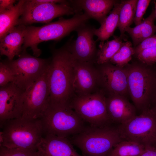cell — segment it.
Instances as JSON below:
<instances>
[{
	"mask_svg": "<svg viewBox=\"0 0 156 156\" xmlns=\"http://www.w3.org/2000/svg\"><path fill=\"white\" fill-rule=\"evenodd\" d=\"M14 81V77L11 70L3 61L0 62V86Z\"/></svg>",
	"mask_w": 156,
	"mask_h": 156,
	"instance_id": "cell-29",
	"label": "cell"
},
{
	"mask_svg": "<svg viewBox=\"0 0 156 156\" xmlns=\"http://www.w3.org/2000/svg\"><path fill=\"white\" fill-rule=\"evenodd\" d=\"M121 3H117L114 5L112 11L105 18L100 27L98 29L94 28V35L97 37L96 41L104 42L113 36L118 27Z\"/></svg>",
	"mask_w": 156,
	"mask_h": 156,
	"instance_id": "cell-22",
	"label": "cell"
},
{
	"mask_svg": "<svg viewBox=\"0 0 156 156\" xmlns=\"http://www.w3.org/2000/svg\"><path fill=\"white\" fill-rule=\"evenodd\" d=\"M135 55L139 62L144 64L156 65V47L144 49Z\"/></svg>",
	"mask_w": 156,
	"mask_h": 156,
	"instance_id": "cell-28",
	"label": "cell"
},
{
	"mask_svg": "<svg viewBox=\"0 0 156 156\" xmlns=\"http://www.w3.org/2000/svg\"><path fill=\"white\" fill-rule=\"evenodd\" d=\"M153 3L154 5V7H155L154 9L155 10V16H156V2L155 1H154L153 2Z\"/></svg>",
	"mask_w": 156,
	"mask_h": 156,
	"instance_id": "cell-35",
	"label": "cell"
},
{
	"mask_svg": "<svg viewBox=\"0 0 156 156\" xmlns=\"http://www.w3.org/2000/svg\"><path fill=\"white\" fill-rule=\"evenodd\" d=\"M138 0H122L120 1L118 27L120 31V37L124 38L126 29L133 22Z\"/></svg>",
	"mask_w": 156,
	"mask_h": 156,
	"instance_id": "cell-23",
	"label": "cell"
},
{
	"mask_svg": "<svg viewBox=\"0 0 156 156\" xmlns=\"http://www.w3.org/2000/svg\"><path fill=\"white\" fill-rule=\"evenodd\" d=\"M81 12L70 1L54 3L42 2L37 0H26L18 25L27 26L35 23H48L56 17L74 15Z\"/></svg>",
	"mask_w": 156,
	"mask_h": 156,
	"instance_id": "cell-9",
	"label": "cell"
},
{
	"mask_svg": "<svg viewBox=\"0 0 156 156\" xmlns=\"http://www.w3.org/2000/svg\"><path fill=\"white\" fill-rule=\"evenodd\" d=\"M0 125V146L8 148L37 150L44 134L41 118L21 117L6 121Z\"/></svg>",
	"mask_w": 156,
	"mask_h": 156,
	"instance_id": "cell-3",
	"label": "cell"
},
{
	"mask_svg": "<svg viewBox=\"0 0 156 156\" xmlns=\"http://www.w3.org/2000/svg\"><path fill=\"white\" fill-rule=\"evenodd\" d=\"M37 153L38 156H83L77 152L67 138L51 135L43 137Z\"/></svg>",
	"mask_w": 156,
	"mask_h": 156,
	"instance_id": "cell-17",
	"label": "cell"
},
{
	"mask_svg": "<svg viewBox=\"0 0 156 156\" xmlns=\"http://www.w3.org/2000/svg\"><path fill=\"white\" fill-rule=\"evenodd\" d=\"M67 138L80 149L83 156H106L116 144L124 140L118 127L112 125L86 126L79 133Z\"/></svg>",
	"mask_w": 156,
	"mask_h": 156,
	"instance_id": "cell-5",
	"label": "cell"
},
{
	"mask_svg": "<svg viewBox=\"0 0 156 156\" xmlns=\"http://www.w3.org/2000/svg\"><path fill=\"white\" fill-rule=\"evenodd\" d=\"M105 96L107 112L112 124L124 123L137 115L136 108L127 98L117 94Z\"/></svg>",
	"mask_w": 156,
	"mask_h": 156,
	"instance_id": "cell-16",
	"label": "cell"
},
{
	"mask_svg": "<svg viewBox=\"0 0 156 156\" xmlns=\"http://www.w3.org/2000/svg\"><path fill=\"white\" fill-rule=\"evenodd\" d=\"M122 39L120 36H114V39L112 40L105 42H100L97 53L96 64L100 65L109 62L121 46Z\"/></svg>",
	"mask_w": 156,
	"mask_h": 156,
	"instance_id": "cell-24",
	"label": "cell"
},
{
	"mask_svg": "<svg viewBox=\"0 0 156 156\" xmlns=\"http://www.w3.org/2000/svg\"><path fill=\"white\" fill-rule=\"evenodd\" d=\"M73 88L77 96L89 94L101 89L99 73L96 64L75 60Z\"/></svg>",
	"mask_w": 156,
	"mask_h": 156,
	"instance_id": "cell-13",
	"label": "cell"
},
{
	"mask_svg": "<svg viewBox=\"0 0 156 156\" xmlns=\"http://www.w3.org/2000/svg\"><path fill=\"white\" fill-rule=\"evenodd\" d=\"M154 47H156V34L144 40L136 47H134V55L144 49Z\"/></svg>",
	"mask_w": 156,
	"mask_h": 156,
	"instance_id": "cell-31",
	"label": "cell"
},
{
	"mask_svg": "<svg viewBox=\"0 0 156 156\" xmlns=\"http://www.w3.org/2000/svg\"><path fill=\"white\" fill-rule=\"evenodd\" d=\"M134 48L130 41L123 42L120 47L110 60L112 64L120 67H124L129 63L134 55Z\"/></svg>",
	"mask_w": 156,
	"mask_h": 156,
	"instance_id": "cell-26",
	"label": "cell"
},
{
	"mask_svg": "<svg viewBox=\"0 0 156 156\" xmlns=\"http://www.w3.org/2000/svg\"><path fill=\"white\" fill-rule=\"evenodd\" d=\"M94 28L86 23L81 25L75 30L77 33L76 39H70L66 44L75 60L95 64L98 50L96 41L94 39Z\"/></svg>",
	"mask_w": 156,
	"mask_h": 156,
	"instance_id": "cell-14",
	"label": "cell"
},
{
	"mask_svg": "<svg viewBox=\"0 0 156 156\" xmlns=\"http://www.w3.org/2000/svg\"><path fill=\"white\" fill-rule=\"evenodd\" d=\"M77 8L82 10L90 18L101 24L113 8L117 1L114 0H70Z\"/></svg>",
	"mask_w": 156,
	"mask_h": 156,
	"instance_id": "cell-18",
	"label": "cell"
},
{
	"mask_svg": "<svg viewBox=\"0 0 156 156\" xmlns=\"http://www.w3.org/2000/svg\"><path fill=\"white\" fill-rule=\"evenodd\" d=\"M15 60L3 61L11 70L14 77V82L25 90L36 81L47 70L51 60L31 55L26 50L22 51Z\"/></svg>",
	"mask_w": 156,
	"mask_h": 156,
	"instance_id": "cell-10",
	"label": "cell"
},
{
	"mask_svg": "<svg viewBox=\"0 0 156 156\" xmlns=\"http://www.w3.org/2000/svg\"><path fill=\"white\" fill-rule=\"evenodd\" d=\"M125 67L128 73L129 96L141 113L153 106L156 98V65L140 62Z\"/></svg>",
	"mask_w": 156,
	"mask_h": 156,
	"instance_id": "cell-2",
	"label": "cell"
},
{
	"mask_svg": "<svg viewBox=\"0 0 156 156\" xmlns=\"http://www.w3.org/2000/svg\"><path fill=\"white\" fill-rule=\"evenodd\" d=\"M69 105L90 125L103 127L112 124L107 112L106 96L101 89L87 95H75Z\"/></svg>",
	"mask_w": 156,
	"mask_h": 156,
	"instance_id": "cell-7",
	"label": "cell"
},
{
	"mask_svg": "<svg viewBox=\"0 0 156 156\" xmlns=\"http://www.w3.org/2000/svg\"><path fill=\"white\" fill-rule=\"evenodd\" d=\"M26 26H17L0 40V54L6 56L9 61L13 60L16 56H18L22 51Z\"/></svg>",
	"mask_w": 156,
	"mask_h": 156,
	"instance_id": "cell-19",
	"label": "cell"
},
{
	"mask_svg": "<svg viewBox=\"0 0 156 156\" xmlns=\"http://www.w3.org/2000/svg\"><path fill=\"white\" fill-rule=\"evenodd\" d=\"M49 96L47 68L25 90L21 117L30 119L40 118L49 104Z\"/></svg>",
	"mask_w": 156,
	"mask_h": 156,
	"instance_id": "cell-11",
	"label": "cell"
},
{
	"mask_svg": "<svg viewBox=\"0 0 156 156\" xmlns=\"http://www.w3.org/2000/svg\"><path fill=\"white\" fill-rule=\"evenodd\" d=\"M0 156H38L37 150L0 147Z\"/></svg>",
	"mask_w": 156,
	"mask_h": 156,
	"instance_id": "cell-27",
	"label": "cell"
},
{
	"mask_svg": "<svg viewBox=\"0 0 156 156\" xmlns=\"http://www.w3.org/2000/svg\"><path fill=\"white\" fill-rule=\"evenodd\" d=\"M112 149L110 150V151L107 154L106 156H114L112 152Z\"/></svg>",
	"mask_w": 156,
	"mask_h": 156,
	"instance_id": "cell-34",
	"label": "cell"
},
{
	"mask_svg": "<svg viewBox=\"0 0 156 156\" xmlns=\"http://www.w3.org/2000/svg\"><path fill=\"white\" fill-rule=\"evenodd\" d=\"M156 18L154 9L150 14L142 22L133 27H128L127 32L131 37L134 47L145 39L153 36L156 33V25L154 24Z\"/></svg>",
	"mask_w": 156,
	"mask_h": 156,
	"instance_id": "cell-20",
	"label": "cell"
},
{
	"mask_svg": "<svg viewBox=\"0 0 156 156\" xmlns=\"http://www.w3.org/2000/svg\"><path fill=\"white\" fill-rule=\"evenodd\" d=\"M156 109V98L152 106Z\"/></svg>",
	"mask_w": 156,
	"mask_h": 156,
	"instance_id": "cell-36",
	"label": "cell"
},
{
	"mask_svg": "<svg viewBox=\"0 0 156 156\" xmlns=\"http://www.w3.org/2000/svg\"><path fill=\"white\" fill-rule=\"evenodd\" d=\"M122 138L145 146L156 145V109L152 107L118 127Z\"/></svg>",
	"mask_w": 156,
	"mask_h": 156,
	"instance_id": "cell-8",
	"label": "cell"
},
{
	"mask_svg": "<svg viewBox=\"0 0 156 156\" xmlns=\"http://www.w3.org/2000/svg\"><path fill=\"white\" fill-rule=\"evenodd\" d=\"M41 119L44 134L62 138L76 135L86 126L69 104L49 103Z\"/></svg>",
	"mask_w": 156,
	"mask_h": 156,
	"instance_id": "cell-6",
	"label": "cell"
},
{
	"mask_svg": "<svg viewBox=\"0 0 156 156\" xmlns=\"http://www.w3.org/2000/svg\"><path fill=\"white\" fill-rule=\"evenodd\" d=\"M16 3L15 0H0V12L12 8Z\"/></svg>",
	"mask_w": 156,
	"mask_h": 156,
	"instance_id": "cell-32",
	"label": "cell"
},
{
	"mask_svg": "<svg viewBox=\"0 0 156 156\" xmlns=\"http://www.w3.org/2000/svg\"><path fill=\"white\" fill-rule=\"evenodd\" d=\"M25 91L13 82L0 87V124L22 116Z\"/></svg>",
	"mask_w": 156,
	"mask_h": 156,
	"instance_id": "cell-15",
	"label": "cell"
},
{
	"mask_svg": "<svg viewBox=\"0 0 156 156\" xmlns=\"http://www.w3.org/2000/svg\"><path fill=\"white\" fill-rule=\"evenodd\" d=\"M96 65L100 75L101 89L105 96L117 94L127 98L129 94L126 68L118 67L110 62Z\"/></svg>",
	"mask_w": 156,
	"mask_h": 156,
	"instance_id": "cell-12",
	"label": "cell"
},
{
	"mask_svg": "<svg viewBox=\"0 0 156 156\" xmlns=\"http://www.w3.org/2000/svg\"><path fill=\"white\" fill-rule=\"evenodd\" d=\"M151 0H138L133 22L136 25L141 23Z\"/></svg>",
	"mask_w": 156,
	"mask_h": 156,
	"instance_id": "cell-30",
	"label": "cell"
},
{
	"mask_svg": "<svg viewBox=\"0 0 156 156\" xmlns=\"http://www.w3.org/2000/svg\"><path fill=\"white\" fill-rule=\"evenodd\" d=\"M90 19L84 13L81 12L75 14L71 18L60 17L56 21L42 26H26L22 51L30 47L33 55L38 57L42 53L38 47L39 44L44 41L60 40L75 31Z\"/></svg>",
	"mask_w": 156,
	"mask_h": 156,
	"instance_id": "cell-4",
	"label": "cell"
},
{
	"mask_svg": "<svg viewBox=\"0 0 156 156\" xmlns=\"http://www.w3.org/2000/svg\"><path fill=\"white\" fill-rule=\"evenodd\" d=\"M25 1L19 0L12 8L0 12V40L18 25Z\"/></svg>",
	"mask_w": 156,
	"mask_h": 156,
	"instance_id": "cell-21",
	"label": "cell"
},
{
	"mask_svg": "<svg viewBox=\"0 0 156 156\" xmlns=\"http://www.w3.org/2000/svg\"><path fill=\"white\" fill-rule=\"evenodd\" d=\"M146 146L135 141L123 140L112 149L114 156H139L145 151Z\"/></svg>",
	"mask_w": 156,
	"mask_h": 156,
	"instance_id": "cell-25",
	"label": "cell"
},
{
	"mask_svg": "<svg viewBox=\"0 0 156 156\" xmlns=\"http://www.w3.org/2000/svg\"><path fill=\"white\" fill-rule=\"evenodd\" d=\"M139 156H156V146H147L144 152Z\"/></svg>",
	"mask_w": 156,
	"mask_h": 156,
	"instance_id": "cell-33",
	"label": "cell"
},
{
	"mask_svg": "<svg viewBox=\"0 0 156 156\" xmlns=\"http://www.w3.org/2000/svg\"></svg>",
	"mask_w": 156,
	"mask_h": 156,
	"instance_id": "cell-37",
	"label": "cell"
},
{
	"mask_svg": "<svg viewBox=\"0 0 156 156\" xmlns=\"http://www.w3.org/2000/svg\"><path fill=\"white\" fill-rule=\"evenodd\" d=\"M75 61L66 44L52 51L48 68L50 103L69 104L74 96L73 79Z\"/></svg>",
	"mask_w": 156,
	"mask_h": 156,
	"instance_id": "cell-1",
	"label": "cell"
}]
</instances>
